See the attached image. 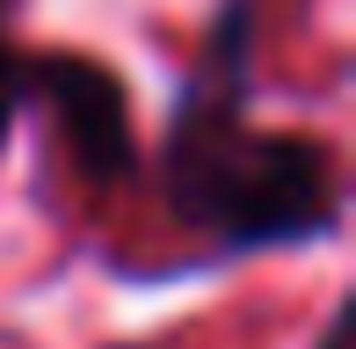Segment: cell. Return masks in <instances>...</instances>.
Segmentation results:
<instances>
[{"mask_svg": "<svg viewBox=\"0 0 356 349\" xmlns=\"http://www.w3.org/2000/svg\"><path fill=\"white\" fill-rule=\"evenodd\" d=\"M254 29V0H218L153 153L168 218L211 255H277L342 233V153L305 124L248 117Z\"/></svg>", "mask_w": 356, "mask_h": 349, "instance_id": "1", "label": "cell"}, {"mask_svg": "<svg viewBox=\"0 0 356 349\" xmlns=\"http://www.w3.org/2000/svg\"><path fill=\"white\" fill-rule=\"evenodd\" d=\"M15 81H22V117L51 124V138L66 146V168L88 189H124L138 174L131 88L109 58L66 51V44H22Z\"/></svg>", "mask_w": 356, "mask_h": 349, "instance_id": "2", "label": "cell"}, {"mask_svg": "<svg viewBox=\"0 0 356 349\" xmlns=\"http://www.w3.org/2000/svg\"><path fill=\"white\" fill-rule=\"evenodd\" d=\"M15 8H22V0H0V146H8L15 117H22V81H15L22 44H15Z\"/></svg>", "mask_w": 356, "mask_h": 349, "instance_id": "3", "label": "cell"}, {"mask_svg": "<svg viewBox=\"0 0 356 349\" xmlns=\"http://www.w3.org/2000/svg\"><path fill=\"white\" fill-rule=\"evenodd\" d=\"M349 327H356V298H334L320 335H313V349H349Z\"/></svg>", "mask_w": 356, "mask_h": 349, "instance_id": "4", "label": "cell"}]
</instances>
